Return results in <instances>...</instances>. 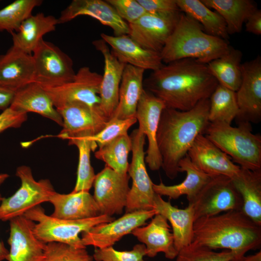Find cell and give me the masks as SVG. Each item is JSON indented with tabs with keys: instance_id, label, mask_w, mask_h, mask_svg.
<instances>
[{
	"instance_id": "cell-1",
	"label": "cell",
	"mask_w": 261,
	"mask_h": 261,
	"mask_svg": "<svg viewBox=\"0 0 261 261\" xmlns=\"http://www.w3.org/2000/svg\"><path fill=\"white\" fill-rule=\"evenodd\" d=\"M218 84L207 65L192 58L164 64L144 79V88L163 102L165 107L190 110L209 99Z\"/></svg>"
},
{
	"instance_id": "cell-2",
	"label": "cell",
	"mask_w": 261,
	"mask_h": 261,
	"mask_svg": "<svg viewBox=\"0 0 261 261\" xmlns=\"http://www.w3.org/2000/svg\"><path fill=\"white\" fill-rule=\"evenodd\" d=\"M209 99H206L188 111L166 107L163 110L156 140L161 168L169 178L177 176L179 161L187 155L197 136L204 134L209 123Z\"/></svg>"
},
{
	"instance_id": "cell-3",
	"label": "cell",
	"mask_w": 261,
	"mask_h": 261,
	"mask_svg": "<svg viewBox=\"0 0 261 261\" xmlns=\"http://www.w3.org/2000/svg\"><path fill=\"white\" fill-rule=\"evenodd\" d=\"M191 244L235 254L232 261H243L250 250L260 248L261 226L242 210H231L199 218L194 223Z\"/></svg>"
},
{
	"instance_id": "cell-4",
	"label": "cell",
	"mask_w": 261,
	"mask_h": 261,
	"mask_svg": "<svg viewBox=\"0 0 261 261\" xmlns=\"http://www.w3.org/2000/svg\"><path fill=\"white\" fill-rule=\"evenodd\" d=\"M231 46L228 41L207 33L197 21L181 13L160 54L165 64L192 58L207 64L226 53Z\"/></svg>"
},
{
	"instance_id": "cell-5",
	"label": "cell",
	"mask_w": 261,
	"mask_h": 261,
	"mask_svg": "<svg viewBox=\"0 0 261 261\" xmlns=\"http://www.w3.org/2000/svg\"><path fill=\"white\" fill-rule=\"evenodd\" d=\"M203 134L241 168L261 171V136L252 132L250 123L209 122Z\"/></svg>"
},
{
	"instance_id": "cell-6",
	"label": "cell",
	"mask_w": 261,
	"mask_h": 261,
	"mask_svg": "<svg viewBox=\"0 0 261 261\" xmlns=\"http://www.w3.org/2000/svg\"><path fill=\"white\" fill-rule=\"evenodd\" d=\"M24 215L32 221L37 222L34 227V232L40 240L45 243H63L77 248H86L79 237L80 233L88 231L98 224L115 219L113 217L104 215L78 220L60 219L46 215L40 205L29 210Z\"/></svg>"
},
{
	"instance_id": "cell-7",
	"label": "cell",
	"mask_w": 261,
	"mask_h": 261,
	"mask_svg": "<svg viewBox=\"0 0 261 261\" xmlns=\"http://www.w3.org/2000/svg\"><path fill=\"white\" fill-rule=\"evenodd\" d=\"M16 175L21 181L20 188L12 196L3 197L0 203V220L3 221L24 215L35 206L48 202L56 192L49 180L36 181L28 166H19Z\"/></svg>"
},
{
	"instance_id": "cell-8",
	"label": "cell",
	"mask_w": 261,
	"mask_h": 261,
	"mask_svg": "<svg viewBox=\"0 0 261 261\" xmlns=\"http://www.w3.org/2000/svg\"><path fill=\"white\" fill-rule=\"evenodd\" d=\"M132 142V160L128 174L132 179L125 208L126 213L153 209L156 193L146 170L144 145L145 136L138 128L130 135Z\"/></svg>"
},
{
	"instance_id": "cell-9",
	"label": "cell",
	"mask_w": 261,
	"mask_h": 261,
	"mask_svg": "<svg viewBox=\"0 0 261 261\" xmlns=\"http://www.w3.org/2000/svg\"><path fill=\"white\" fill-rule=\"evenodd\" d=\"M36 82L43 87H57L72 81L76 72L72 58L58 47L43 39L32 52Z\"/></svg>"
},
{
	"instance_id": "cell-10",
	"label": "cell",
	"mask_w": 261,
	"mask_h": 261,
	"mask_svg": "<svg viewBox=\"0 0 261 261\" xmlns=\"http://www.w3.org/2000/svg\"><path fill=\"white\" fill-rule=\"evenodd\" d=\"M191 204L195 221L231 210H241L243 202L232 178L217 175L204 186Z\"/></svg>"
},
{
	"instance_id": "cell-11",
	"label": "cell",
	"mask_w": 261,
	"mask_h": 261,
	"mask_svg": "<svg viewBox=\"0 0 261 261\" xmlns=\"http://www.w3.org/2000/svg\"><path fill=\"white\" fill-rule=\"evenodd\" d=\"M102 75L87 66L81 67L73 79L57 87H43L56 108L65 104L78 102L92 107H99Z\"/></svg>"
},
{
	"instance_id": "cell-12",
	"label": "cell",
	"mask_w": 261,
	"mask_h": 261,
	"mask_svg": "<svg viewBox=\"0 0 261 261\" xmlns=\"http://www.w3.org/2000/svg\"><path fill=\"white\" fill-rule=\"evenodd\" d=\"M130 179L128 173L120 174L107 165L96 174L93 196L101 215L112 217L122 214L130 189Z\"/></svg>"
},
{
	"instance_id": "cell-13",
	"label": "cell",
	"mask_w": 261,
	"mask_h": 261,
	"mask_svg": "<svg viewBox=\"0 0 261 261\" xmlns=\"http://www.w3.org/2000/svg\"><path fill=\"white\" fill-rule=\"evenodd\" d=\"M180 13L146 12L134 22L128 24V35L143 48L160 53L173 33Z\"/></svg>"
},
{
	"instance_id": "cell-14",
	"label": "cell",
	"mask_w": 261,
	"mask_h": 261,
	"mask_svg": "<svg viewBox=\"0 0 261 261\" xmlns=\"http://www.w3.org/2000/svg\"><path fill=\"white\" fill-rule=\"evenodd\" d=\"M61 116L62 129L58 137L70 140L81 136H92L99 132L109 120L99 107L81 102H72L56 108Z\"/></svg>"
},
{
	"instance_id": "cell-15",
	"label": "cell",
	"mask_w": 261,
	"mask_h": 261,
	"mask_svg": "<svg viewBox=\"0 0 261 261\" xmlns=\"http://www.w3.org/2000/svg\"><path fill=\"white\" fill-rule=\"evenodd\" d=\"M157 214L154 209L126 213L118 219L98 224L82 232V243L85 246H92L98 248L112 246L135 228L144 226Z\"/></svg>"
},
{
	"instance_id": "cell-16",
	"label": "cell",
	"mask_w": 261,
	"mask_h": 261,
	"mask_svg": "<svg viewBox=\"0 0 261 261\" xmlns=\"http://www.w3.org/2000/svg\"><path fill=\"white\" fill-rule=\"evenodd\" d=\"M242 81L236 92L239 113L235 119L241 122L258 123L261 120V58L241 65Z\"/></svg>"
},
{
	"instance_id": "cell-17",
	"label": "cell",
	"mask_w": 261,
	"mask_h": 261,
	"mask_svg": "<svg viewBox=\"0 0 261 261\" xmlns=\"http://www.w3.org/2000/svg\"><path fill=\"white\" fill-rule=\"evenodd\" d=\"M165 107L162 101L144 88L137 104L135 117L139 122L138 129L147 139L145 162L152 171L161 168L162 160L156 136L160 116Z\"/></svg>"
},
{
	"instance_id": "cell-18",
	"label": "cell",
	"mask_w": 261,
	"mask_h": 261,
	"mask_svg": "<svg viewBox=\"0 0 261 261\" xmlns=\"http://www.w3.org/2000/svg\"><path fill=\"white\" fill-rule=\"evenodd\" d=\"M8 243L10 246L8 261H43L46 244L34 232V221L24 215L10 221Z\"/></svg>"
},
{
	"instance_id": "cell-19",
	"label": "cell",
	"mask_w": 261,
	"mask_h": 261,
	"mask_svg": "<svg viewBox=\"0 0 261 261\" xmlns=\"http://www.w3.org/2000/svg\"><path fill=\"white\" fill-rule=\"evenodd\" d=\"M92 44L101 53L104 59V73L100 86L101 102L99 108L110 120L118 103L120 85L126 64L116 58L102 39L94 40Z\"/></svg>"
},
{
	"instance_id": "cell-20",
	"label": "cell",
	"mask_w": 261,
	"mask_h": 261,
	"mask_svg": "<svg viewBox=\"0 0 261 261\" xmlns=\"http://www.w3.org/2000/svg\"><path fill=\"white\" fill-rule=\"evenodd\" d=\"M187 155L195 166L212 176L232 178L240 170L239 166L203 134L197 136Z\"/></svg>"
},
{
	"instance_id": "cell-21",
	"label": "cell",
	"mask_w": 261,
	"mask_h": 261,
	"mask_svg": "<svg viewBox=\"0 0 261 261\" xmlns=\"http://www.w3.org/2000/svg\"><path fill=\"white\" fill-rule=\"evenodd\" d=\"M81 15L90 16L111 28L114 36L128 35V24L122 19L114 8L102 0H73L61 12L59 24L69 22Z\"/></svg>"
},
{
	"instance_id": "cell-22",
	"label": "cell",
	"mask_w": 261,
	"mask_h": 261,
	"mask_svg": "<svg viewBox=\"0 0 261 261\" xmlns=\"http://www.w3.org/2000/svg\"><path fill=\"white\" fill-rule=\"evenodd\" d=\"M36 82V73L32 54L12 45L0 55V87L15 92Z\"/></svg>"
},
{
	"instance_id": "cell-23",
	"label": "cell",
	"mask_w": 261,
	"mask_h": 261,
	"mask_svg": "<svg viewBox=\"0 0 261 261\" xmlns=\"http://www.w3.org/2000/svg\"><path fill=\"white\" fill-rule=\"evenodd\" d=\"M167 219L160 214H156L149 224L135 228L131 234L146 248V256L154 257L162 252L170 260L178 254L174 243V238Z\"/></svg>"
},
{
	"instance_id": "cell-24",
	"label": "cell",
	"mask_w": 261,
	"mask_h": 261,
	"mask_svg": "<svg viewBox=\"0 0 261 261\" xmlns=\"http://www.w3.org/2000/svg\"><path fill=\"white\" fill-rule=\"evenodd\" d=\"M101 36L111 46L116 58L125 64L152 71L163 65L160 53L143 48L128 35L112 36L102 33Z\"/></svg>"
},
{
	"instance_id": "cell-25",
	"label": "cell",
	"mask_w": 261,
	"mask_h": 261,
	"mask_svg": "<svg viewBox=\"0 0 261 261\" xmlns=\"http://www.w3.org/2000/svg\"><path fill=\"white\" fill-rule=\"evenodd\" d=\"M153 209L170 222L175 247L178 253L181 249L191 244L195 221L192 204L188 203L184 209L178 208L173 206L170 201H165L160 195L156 193Z\"/></svg>"
},
{
	"instance_id": "cell-26",
	"label": "cell",
	"mask_w": 261,
	"mask_h": 261,
	"mask_svg": "<svg viewBox=\"0 0 261 261\" xmlns=\"http://www.w3.org/2000/svg\"><path fill=\"white\" fill-rule=\"evenodd\" d=\"M178 166L179 173L185 172L186 173V176L181 183L167 186L161 181L158 184H153V189L156 194L173 199L186 195L188 203H191L204 186L214 176L208 174L200 170L191 161L187 155L180 160Z\"/></svg>"
},
{
	"instance_id": "cell-27",
	"label": "cell",
	"mask_w": 261,
	"mask_h": 261,
	"mask_svg": "<svg viewBox=\"0 0 261 261\" xmlns=\"http://www.w3.org/2000/svg\"><path fill=\"white\" fill-rule=\"evenodd\" d=\"M48 202L53 204L51 216L66 220H78L101 215L93 195L89 192H71L60 194L56 192Z\"/></svg>"
},
{
	"instance_id": "cell-28",
	"label": "cell",
	"mask_w": 261,
	"mask_h": 261,
	"mask_svg": "<svg viewBox=\"0 0 261 261\" xmlns=\"http://www.w3.org/2000/svg\"><path fill=\"white\" fill-rule=\"evenodd\" d=\"M9 107L20 112L37 113L62 126L61 116L44 89L36 82L16 91Z\"/></svg>"
},
{
	"instance_id": "cell-29",
	"label": "cell",
	"mask_w": 261,
	"mask_h": 261,
	"mask_svg": "<svg viewBox=\"0 0 261 261\" xmlns=\"http://www.w3.org/2000/svg\"><path fill=\"white\" fill-rule=\"evenodd\" d=\"M58 24V19L53 15L43 13L31 14L22 23L17 31L11 33L12 45L31 55L43 36L54 31Z\"/></svg>"
},
{
	"instance_id": "cell-30",
	"label": "cell",
	"mask_w": 261,
	"mask_h": 261,
	"mask_svg": "<svg viewBox=\"0 0 261 261\" xmlns=\"http://www.w3.org/2000/svg\"><path fill=\"white\" fill-rule=\"evenodd\" d=\"M145 71L126 65L120 85L118 103L112 117L121 119L135 117L137 104L144 88Z\"/></svg>"
},
{
	"instance_id": "cell-31",
	"label": "cell",
	"mask_w": 261,
	"mask_h": 261,
	"mask_svg": "<svg viewBox=\"0 0 261 261\" xmlns=\"http://www.w3.org/2000/svg\"><path fill=\"white\" fill-rule=\"evenodd\" d=\"M232 180L242 199L241 210L261 226V171H253L240 167Z\"/></svg>"
},
{
	"instance_id": "cell-32",
	"label": "cell",
	"mask_w": 261,
	"mask_h": 261,
	"mask_svg": "<svg viewBox=\"0 0 261 261\" xmlns=\"http://www.w3.org/2000/svg\"><path fill=\"white\" fill-rule=\"evenodd\" d=\"M201 1L222 17L229 35L240 32L243 23L257 9L255 2L250 0H201Z\"/></svg>"
},
{
	"instance_id": "cell-33",
	"label": "cell",
	"mask_w": 261,
	"mask_h": 261,
	"mask_svg": "<svg viewBox=\"0 0 261 261\" xmlns=\"http://www.w3.org/2000/svg\"><path fill=\"white\" fill-rule=\"evenodd\" d=\"M180 12L190 16L208 34L228 41L229 35L222 17L200 0H176Z\"/></svg>"
},
{
	"instance_id": "cell-34",
	"label": "cell",
	"mask_w": 261,
	"mask_h": 261,
	"mask_svg": "<svg viewBox=\"0 0 261 261\" xmlns=\"http://www.w3.org/2000/svg\"><path fill=\"white\" fill-rule=\"evenodd\" d=\"M242 58L241 51L231 46L226 53L207 65L219 84L236 92L242 81Z\"/></svg>"
},
{
	"instance_id": "cell-35",
	"label": "cell",
	"mask_w": 261,
	"mask_h": 261,
	"mask_svg": "<svg viewBox=\"0 0 261 261\" xmlns=\"http://www.w3.org/2000/svg\"><path fill=\"white\" fill-rule=\"evenodd\" d=\"M209 101V122L231 125L239 111L236 92L218 84L210 97Z\"/></svg>"
},
{
	"instance_id": "cell-36",
	"label": "cell",
	"mask_w": 261,
	"mask_h": 261,
	"mask_svg": "<svg viewBox=\"0 0 261 261\" xmlns=\"http://www.w3.org/2000/svg\"><path fill=\"white\" fill-rule=\"evenodd\" d=\"M69 145H75L79 152L77 178L72 191H87L92 187L95 177L94 169L90 163V152L98 146L89 136H81L69 140Z\"/></svg>"
},
{
	"instance_id": "cell-37",
	"label": "cell",
	"mask_w": 261,
	"mask_h": 261,
	"mask_svg": "<svg viewBox=\"0 0 261 261\" xmlns=\"http://www.w3.org/2000/svg\"><path fill=\"white\" fill-rule=\"evenodd\" d=\"M132 142L128 134L121 135L99 148L95 152L96 159L104 161L116 172L128 173V155L131 151Z\"/></svg>"
},
{
	"instance_id": "cell-38",
	"label": "cell",
	"mask_w": 261,
	"mask_h": 261,
	"mask_svg": "<svg viewBox=\"0 0 261 261\" xmlns=\"http://www.w3.org/2000/svg\"><path fill=\"white\" fill-rule=\"evenodd\" d=\"M41 0H16L0 10V31H17L22 23L40 6Z\"/></svg>"
},
{
	"instance_id": "cell-39",
	"label": "cell",
	"mask_w": 261,
	"mask_h": 261,
	"mask_svg": "<svg viewBox=\"0 0 261 261\" xmlns=\"http://www.w3.org/2000/svg\"><path fill=\"white\" fill-rule=\"evenodd\" d=\"M234 256V253L229 250L217 252L191 244L178 252L175 261H232Z\"/></svg>"
},
{
	"instance_id": "cell-40",
	"label": "cell",
	"mask_w": 261,
	"mask_h": 261,
	"mask_svg": "<svg viewBox=\"0 0 261 261\" xmlns=\"http://www.w3.org/2000/svg\"><path fill=\"white\" fill-rule=\"evenodd\" d=\"M93 256L86 248H77L65 244H46L43 261H93Z\"/></svg>"
},
{
	"instance_id": "cell-41",
	"label": "cell",
	"mask_w": 261,
	"mask_h": 261,
	"mask_svg": "<svg viewBox=\"0 0 261 261\" xmlns=\"http://www.w3.org/2000/svg\"><path fill=\"white\" fill-rule=\"evenodd\" d=\"M146 248L143 244L135 245L130 250L119 251L109 246L96 248L92 255L96 261H145Z\"/></svg>"
},
{
	"instance_id": "cell-42",
	"label": "cell",
	"mask_w": 261,
	"mask_h": 261,
	"mask_svg": "<svg viewBox=\"0 0 261 261\" xmlns=\"http://www.w3.org/2000/svg\"><path fill=\"white\" fill-rule=\"evenodd\" d=\"M137 121L136 117L125 119L112 117L102 130L90 138L99 147H102L117 137L128 134L129 129Z\"/></svg>"
},
{
	"instance_id": "cell-43",
	"label": "cell",
	"mask_w": 261,
	"mask_h": 261,
	"mask_svg": "<svg viewBox=\"0 0 261 261\" xmlns=\"http://www.w3.org/2000/svg\"><path fill=\"white\" fill-rule=\"evenodd\" d=\"M106 1L128 24L134 22L146 13L138 0H106Z\"/></svg>"
},
{
	"instance_id": "cell-44",
	"label": "cell",
	"mask_w": 261,
	"mask_h": 261,
	"mask_svg": "<svg viewBox=\"0 0 261 261\" xmlns=\"http://www.w3.org/2000/svg\"><path fill=\"white\" fill-rule=\"evenodd\" d=\"M146 12L163 14L180 12L176 0H138Z\"/></svg>"
},
{
	"instance_id": "cell-45",
	"label": "cell",
	"mask_w": 261,
	"mask_h": 261,
	"mask_svg": "<svg viewBox=\"0 0 261 261\" xmlns=\"http://www.w3.org/2000/svg\"><path fill=\"white\" fill-rule=\"evenodd\" d=\"M27 114L8 107L0 114V133L10 128L20 127L27 120Z\"/></svg>"
},
{
	"instance_id": "cell-46",
	"label": "cell",
	"mask_w": 261,
	"mask_h": 261,
	"mask_svg": "<svg viewBox=\"0 0 261 261\" xmlns=\"http://www.w3.org/2000/svg\"><path fill=\"white\" fill-rule=\"evenodd\" d=\"M246 30L249 33L260 35L261 34V10L257 9L247 18Z\"/></svg>"
},
{
	"instance_id": "cell-47",
	"label": "cell",
	"mask_w": 261,
	"mask_h": 261,
	"mask_svg": "<svg viewBox=\"0 0 261 261\" xmlns=\"http://www.w3.org/2000/svg\"><path fill=\"white\" fill-rule=\"evenodd\" d=\"M15 92L0 87V110H4L10 106Z\"/></svg>"
},
{
	"instance_id": "cell-48",
	"label": "cell",
	"mask_w": 261,
	"mask_h": 261,
	"mask_svg": "<svg viewBox=\"0 0 261 261\" xmlns=\"http://www.w3.org/2000/svg\"><path fill=\"white\" fill-rule=\"evenodd\" d=\"M3 197L0 193V203ZM9 251L5 247L3 243L0 240V261L8 260Z\"/></svg>"
},
{
	"instance_id": "cell-49",
	"label": "cell",
	"mask_w": 261,
	"mask_h": 261,
	"mask_svg": "<svg viewBox=\"0 0 261 261\" xmlns=\"http://www.w3.org/2000/svg\"><path fill=\"white\" fill-rule=\"evenodd\" d=\"M243 261H261V250L253 255L245 256Z\"/></svg>"
},
{
	"instance_id": "cell-50",
	"label": "cell",
	"mask_w": 261,
	"mask_h": 261,
	"mask_svg": "<svg viewBox=\"0 0 261 261\" xmlns=\"http://www.w3.org/2000/svg\"><path fill=\"white\" fill-rule=\"evenodd\" d=\"M9 175L7 174H0V185H1L8 177Z\"/></svg>"
}]
</instances>
